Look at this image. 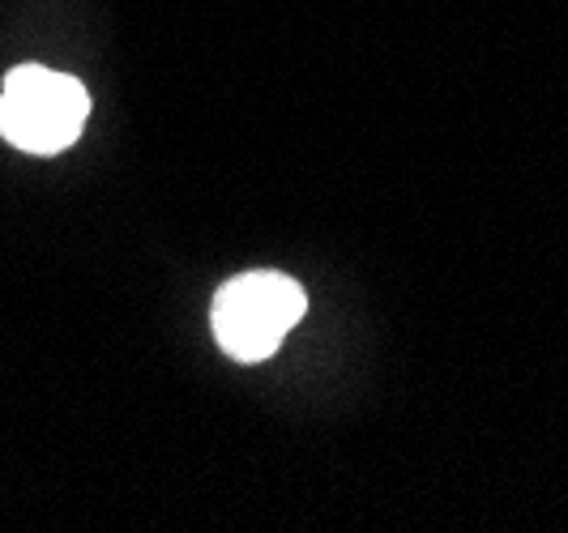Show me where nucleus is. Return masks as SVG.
<instances>
[{
  "label": "nucleus",
  "mask_w": 568,
  "mask_h": 533,
  "mask_svg": "<svg viewBox=\"0 0 568 533\" xmlns=\"http://www.w3.org/2000/svg\"><path fill=\"white\" fill-rule=\"evenodd\" d=\"M90 94L78 78L43 64H22L0 90V137L27 154H57L82 137Z\"/></svg>",
  "instance_id": "nucleus-1"
},
{
  "label": "nucleus",
  "mask_w": 568,
  "mask_h": 533,
  "mask_svg": "<svg viewBox=\"0 0 568 533\" xmlns=\"http://www.w3.org/2000/svg\"><path fill=\"white\" fill-rule=\"evenodd\" d=\"M304 308H308L304 290L286 274L256 269L227 281L214 295V337L231 359L261 363L283 346V337L295 329Z\"/></svg>",
  "instance_id": "nucleus-2"
}]
</instances>
